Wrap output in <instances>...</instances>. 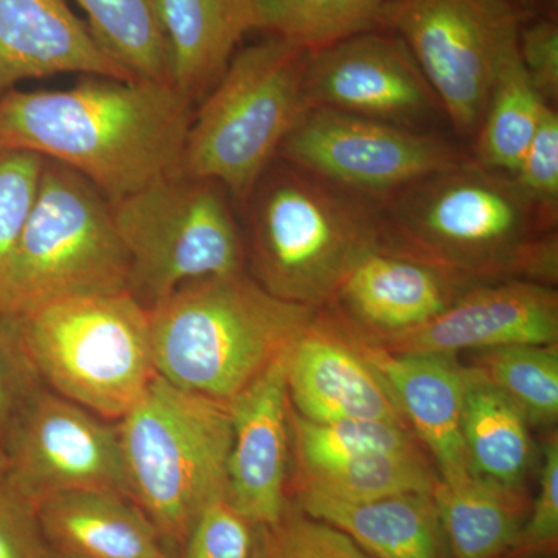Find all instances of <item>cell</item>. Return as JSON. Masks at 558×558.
<instances>
[{
    "instance_id": "1",
    "label": "cell",
    "mask_w": 558,
    "mask_h": 558,
    "mask_svg": "<svg viewBox=\"0 0 558 558\" xmlns=\"http://www.w3.org/2000/svg\"><path fill=\"white\" fill-rule=\"evenodd\" d=\"M194 102L172 84L95 78L0 97V148L80 172L109 202L182 172Z\"/></svg>"
},
{
    "instance_id": "2",
    "label": "cell",
    "mask_w": 558,
    "mask_h": 558,
    "mask_svg": "<svg viewBox=\"0 0 558 558\" xmlns=\"http://www.w3.org/2000/svg\"><path fill=\"white\" fill-rule=\"evenodd\" d=\"M384 247L458 275H556L553 229L517 179L468 157L379 202Z\"/></svg>"
},
{
    "instance_id": "3",
    "label": "cell",
    "mask_w": 558,
    "mask_h": 558,
    "mask_svg": "<svg viewBox=\"0 0 558 558\" xmlns=\"http://www.w3.org/2000/svg\"><path fill=\"white\" fill-rule=\"evenodd\" d=\"M315 314L242 270L196 279L149 310L154 368L175 387L230 402L293 348Z\"/></svg>"
},
{
    "instance_id": "4",
    "label": "cell",
    "mask_w": 558,
    "mask_h": 558,
    "mask_svg": "<svg viewBox=\"0 0 558 558\" xmlns=\"http://www.w3.org/2000/svg\"><path fill=\"white\" fill-rule=\"evenodd\" d=\"M274 163L248 199L258 282L278 299L315 307L336 296L365 253L384 247L379 202Z\"/></svg>"
},
{
    "instance_id": "5",
    "label": "cell",
    "mask_w": 558,
    "mask_h": 558,
    "mask_svg": "<svg viewBox=\"0 0 558 558\" xmlns=\"http://www.w3.org/2000/svg\"><path fill=\"white\" fill-rule=\"evenodd\" d=\"M117 427L128 497L161 538L185 543L202 510L227 497L233 438L229 402L186 391L156 374Z\"/></svg>"
},
{
    "instance_id": "6",
    "label": "cell",
    "mask_w": 558,
    "mask_h": 558,
    "mask_svg": "<svg viewBox=\"0 0 558 558\" xmlns=\"http://www.w3.org/2000/svg\"><path fill=\"white\" fill-rule=\"evenodd\" d=\"M128 288L130 263L110 202L80 172L44 159L35 202L0 269V322Z\"/></svg>"
},
{
    "instance_id": "7",
    "label": "cell",
    "mask_w": 558,
    "mask_h": 558,
    "mask_svg": "<svg viewBox=\"0 0 558 558\" xmlns=\"http://www.w3.org/2000/svg\"><path fill=\"white\" fill-rule=\"evenodd\" d=\"M310 54L277 36L236 51L194 110L182 174L213 180L234 199L248 201L290 131L311 108Z\"/></svg>"
},
{
    "instance_id": "8",
    "label": "cell",
    "mask_w": 558,
    "mask_h": 558,
    "mask_svg": "<svg viewBox=\"0 0 558 558\" xmlns=\"http://www.w3.org/2000/svg\"><path fill=\"white\" fill-rule=\"evenodd\" d=\"M36 380L120 421L156 376L149 311L130 292L49 304L5 322Z\"/></svg>"
},
{
    "instance_id": "9",
    "label": "cell",
    "mask_w": 558,
    "mask_h": 558,
    "mask_svg": "<svg viewBox=\"0 0 558 558\" xmlns=\"http://www.w3.org/2000/svg\"><path fill=\"white\" fill-rule=\"evenodd\" d=\"M227 191L170 175L110 202L130 263V293L146 310L196 279L242 270V242Z\"/></svg>"
},
{
    "instance_id": "10",
    "label": "cell",
    "mask_w": 558,
    "mask_h": 558,
    "mask_svg": "<svg viewBox=\"0 0 558 558\" xmlns=\"http://www.w3.org/2000/svg\"><path fill=\"white\" fill-rule=\"evenodd\" d=\"M523 20L506 0H385L380 28L409 47L459 137L473 138Z\"/></svg>"
},
{
    "instance_id": "11",
    "label": "cell",
    "mask_w": 558,
    "mask_h": 558,
    "mask_svg": "<svg viewBox=\"0 0 558 558\" xmlns=\"http://www.w3.org/2000/svg\"><path fill=\"white\" fill-rule=\"evenodd\" d=\"M278 157L376 202L468 159L438 132L410 130L323 108L304 112Z\"/></svg>"
},
{
    "instance_id": "12",
    "label": "cell",
    "mask_w": 558,
    "mask_h": 558,
    "mask_svg": "<svg viewBox=\"0 0 558 558\" xmlns=\"http://www.w3.org/2000/svg\"><path fill=\"white\" fill-rule=\"evenodd\" d=\"M106 421L72 400L36 389L3 446L9 462L3 486L35 506L73 490L128 497L119 427Z\"/></svg>"
},
{
    "instance_id": "13",
    "label": "cell",
    "mask_w": 558,
    "mask_h": 558,
    "mask_svg": "<svg viewBox=\"0 0 558 558\" xmlns=\"http://www.w3.org/2000/svg\"><path fill=\"white\" fill-rule=\"evenodd\" d=\"M306 94L311 108L410 130L432 131L435 121L446 117L409 47L384 28L311 53Z\"/></svg>"
},
{
    "instance_id": "14",
    "label": "cell",
    "mask_w": 558,
    "mask_h": 558,
    "mask_svg": "<svg viewBox=\"0 0 558 558\" xmlns=\"http://www.w3.org/2000/svg\"><path fill=\"white\" fill-rule=\"evenodd\" d=\"M558 296L539 282H501L465 290L440 314L416 328L384 333L392 354H447L462 349L556 344Z\"/></svg>"
},
{
    "instance_id": "15",
    "label": "cell",
    "mask_w": 558,
    "mask_h": 558,
    "mask_svg": "<svg viewBox=\"0 0 558 558\" xmlns=\"http://www.w3.org/2000/svg\"><path fill=\"white\" fill-rule=\"evenodd\" d=\"M290 351L229 402L233 438L227 498L253 526H274L288 509Z\"/></svg>"
},
{
    "instance_id": "16",
    "label": "cell",
    "mask_w": 558,
    "mask_h": 558,
    "mask_svg": "<svg viewBox=\"0 0 558 558\" xmlns=\"http://www.w3.org/2000/svg\"><path fill=\"white\" fill-rule=\"evenodd\" d=\"M288 395L296 413L310 421L360 418L405 425L398 403L360 354L352 333L317 314L290 351Z\"/></svg>"
},
{
    "instance_id": "17",
    "label": "cell",
    "mask_w": 558,
    "mask_h": 558,
    "mask_svg": "<svg viewBox=\"0 0 558 558\" xmlns=\"http://www.w3.org/2000/svg\"><path fill=\"white\" fill-rule=\"evenodd\" d=\"M352 339L432 451L439 480L454 484L472 475L462 438L470 368L454 362L453 355L392 354L362 337Z\"/></svg>"
},
{
    "instance_id": "18",
    "label": "cell",
    "mask_w": 558,
    "mask_h": 558,
    "mask_svg": "<svg viewBox=\"0 0 558 558\" xmlns=\"http://www.w3.org/2000/svg\"><path fill=\"white\" fill-rule=\"evenodd\" d=\"M64 73L132 80L65 0H0V97L22 81Z\"/></svg>"
},
{
    "instance_id": "19",
    "label": "cell",
    "mask_w": 558,
    "mask_h": 558,
    "mask_svg": "<svg viewBox=\"0 0 558 558\" xmlns=\"http://www.w3.org/2000/svg\"><path fill=\"white\" fill-rule=\"evenodd\" d=\"M461 278L395 250L374 248L351 267L333 299L384 336L436 317L464 293L457 292Z\"/></svg>"
},
{
    "instance_id": "20",
    "label": "cell",
    "mask_w": 558,
    "mask_h": 558,
    "mask_svg": "<svg viewBox=\"0 0 558 558\" xmlns=\"http://www.w3.org/2000/svg\"><path fill=\"white\" fill-rule=\"evenodd\" d=\"M36 512L57 556L170 558L148 517L117 492H64L40 501Z\"/></svg>"
},
{
    "instance_id": "21",
    "label": "cell",
    "mask_w": 558,
    "mask_h": 558,
    "mask_svg": "<svg viewBox=\"0 0 558 558\" xmlns=\"http://www.w3.org/2000/svg\"><path fill=\"white\" fill-rule=\"evenodd\" d=\"M299 508L347 534L373 558H450L433 494L341 501L296 490Z\"/></svg>"
},
{
    "instance_id": "22",
    "label": "cell",
    "mask_w": 558,
    "mask_h": 558,
    "mask_svg": "<svg viewBox=\"0 0 558 558\" xmlns=\"http://www.w3.org/2000/svg\"><path fill=\"white\" fill-rule=\"evenodd\" d=\"M172 86L196 102L218 83L242 38L256 31L255 0H159Z\"/></svg>"
},
{
    "instance_id": "23",
    "label": "cell",
    "mask_w": 558,
    "mask_h": 558,
    "mask_svg": "<svg viewBox=\"0 0 558 558\" xmlns=\"http://www.w3.org/2000/svg\"><path fill=\"white\" fill-rule=\"evenodd\" d=\"M450 558H502L526 519L520 487L480 475L459 483L438 480L433 490Z\"/></svg>"
},
{
    "instance_id": "24",
    "label": "cell",
    "mask_w": 558,
    "mask_h": 558,
    "mask_svg": "<svg viewBox=\"0 0 558 558\" xmlns=\"http://www.w3.org/2000/svg\"><path fill=\"white\" fill-rule=\"evenodd\" d=\"M462 438L473 475L520 487L532 450L527 418L478 368H470Z\"/></svg>"
},
{
    "instance_id": "25",
    "label": "cell",
    "mask_w": 558,
    "mask_h": 558,
    "mask_svg": "<svg viewBox=\"0 0 558 558\" xmlns=\"http://www.w3.org/2000/svg\"><path fill=\"white\" fill-rule=\"evenodd\" d=\"M546 106L549 102L543 100L529 78L517 43L499 62L483 120L473 137L472 159L490 170L515 175Z\"/></svg>"
},
{
    "instance_id": "26",
    "label": "cell",
    "mask_w": 558,
    "mask_h": 558,
    "mask_svg": "<svg viewBox=\"0 0 558 558\" xmlns=\"http://www.w3.org/2000/svg\"><path fill=\"white\" fill-rule=\"evenodd\" d=\"M92 38L132 80L172 84L159 0H75Z\"/></svg>"
},
{
    "instance_id": "27",
    "label": "cell",
    "mask_w": 558,
    "mask_h": 558,
    "mask_svg": "<svg viewBox=\"0 0 558 558\" xmlns=\"http://www.w3.org/2000/svg\"><path fill=\"white\" fill-rule=\"evenodd\" d=\"M438 480L422 453H374L300 469L296 490L341 501H371L414 492L433 494Z\"/></svg>"
},
{
    "instance_id": "28",
    "label": "cell",
    "mask_w": 558,
    "mask_h": 558,
    "mask_svg": "<svg viewBox=\"0 0 558 558\" xmlns=\"http://www.w3.org/2000/svg\"><path fill=\"white\" fill-rule=\"evenodd\" d=\"M385 0H255L256 31L314 51L379 31Z\"/></svg>"
},
{
    "instance_id": "29",
    "label": "cell",
    "mask_w": 558,
    "mask_h": 558,
    "mask_svg": "<svg viewBox=\"0 0 558 558\" xmlns=\"http://www.w3.org/2000/svg\"><path fill=\"white\" fill-rule=\"evenodd\" d=\"M515 403L529 424L553 425L558 417L557 344H512L487 349L476 366Z\"/></svg>"
},
{
    "instance_id": "30",
    "label": "cell",
    "mask_w": 558,
    "mask_h": 558,
    "mask_svg": "<svg viewBox=\"0 0 558 558\" xmlns=\"http://www.w3.org/2000/svg\"><path fill=\"white\" fill-rule=\"evenodd\" d=\"M300 469L374 453H422L405 425L385 421L314 422L289 410Z\"/></svg>"
},
{
    "instance_id": "31",
    "label": "cell",
    "mask_w": 558,
    "mask_h": 558,
    "mask_svg": "<svg viewBox=\"0 0 558 558\" xmlns=\"http://www.w3.org/2000/svg\"><path fill=\"white\" fill-rule=\"evenodd\" d=\"M263 529L259 558H371L339 529L300 508L288 506L278 523Z\"/></svg>"
},
{
    "instance_id": "32",
    "label": "cell",
    "mask_w": 558,
    "mask_h": 558,
    "mask_svg": "<svg viewBox=\"0 0 558 558\" xmlns=\"http://www.w3.org/2000/svg\"><path fill=\"white\" fill-rule=\"evenodd\" d=\"M43 167L32 150L0 148V269L31 213Z\"/></svg>"
},
{
    "instance_id": "33",
    "label": "cell",
    "mask_w": 558,
    "mask_h": 558,
    "mask_svg": "<svg viewBox=\"0 0 558 558\" xmlns=\"http://www.w3.org/2000/svg\"><path fill=\"white\" fill-rule=\"evenodd\" d=\"M183 545V558H253V524L229 498H218L202 510Z\"/></svg>"
},
{
    "instance_id": "34",
    "label": "cell",
    "mask_w": 558,
    "mask_h": 558,
    "mask_svg": "<svg viewBox=\"0 0 558 558\" xmlns=\"http://www.w3.org/2000/svg\"><path fill=\"white\" fill-rule=\"evenodd\" d=\"M558 542V442L557 436L546 444L543 454L539 492L513 539L506 558H534L556 553Z\"/></svg>"
},
{
    "instance_id": "35",
    "label": "cell",
    "mask_w": 558,
    "mask_h": 558,
    "mask_svg": "<svg viewBox=\"0 0 558 558\" xmlns=\"http://www.w3.org/2000/svg\"><path fill=\"white\" fill-rule=\"evenodd\" d=\"M517 179L524 193L550 220L558 213V112L546 106L538 130L524 154Z\"/></svg>"
},
{
    "instance_id": "36",
    "label": "cell",
    "mask_w": 558,
    "mask_h": 558,
    "mask_svg": "<svg viewBox=\"0 0 558 558\" xmlns=\"http://www.w3.org/2000/svg\"><path fill=\"white\" fill-rule=\"evenodd\" d=\"M40 527L36 506L0 487V558H57Z\"/></svg>"
},
{
    "instance_id": "37",
    "label": "cell",
    "mask_w": 558,
    "mask_h": 558,
    "mask_svg": "<svg viewBox=\"0 0 558 558\" xmlns=\"http://www.w3.org/2000/svg\"><path fill=\"white\" fill-rule=\"evenodd\" d=\"M521 62L543 100L553 105L558 98V25L556 21L537 17L519 32Z\"/></svg>"
},
{
    "instance_id": "38",
    "label": "cell",
    "mask_w": 558,
    "mask_h": 558,
    "mask_svg": "<svg viewBox=\"0 0 558 558\" xmlns=\"http://www.w3.org/2000/svg\"><path fill=\"white\" fill-rule=\"evenodd\" d=\"M38 380L22 357L13 332L0 322V447L5 446L11 428L25 403L32 398ZM5 451V450H3Z\"/></svg>"
},
{
    "instance_id": "39",
    "label": "cell",
    "mask_w": 558,
    "mask_h": 558,
    "mask_svg": "<svg viewBox=\"0 0 558 558\" xmlns=\"http://www.w3.org/2000/svg\"><path fill=\"white\" fill-rule=\"evenodd\" d=\"M510 5L515 7L517 10L524 14V11L534 9L539 3V0H506Z\"/></svg>"
},
{
    "instance_id": "40",
    "label": "cell",
    "mask_w": 558,
    "mask_h": 558,
    "mask_svg": "<svg viewBox=\"0 0 558 558\" xmlns=\"http://www.w3.org/2000/svg\"><path fill=\"white\" fill-rule=\"evenodd\" d=\"M7 470H9V462H7L5 451L0 447V487L5 483Z\"/></svg>"
},
{
    "instance_id": "41",
    "label": "cell",
    "mask_w": 558,
    "mask_h": 558,
    "mask_svg": "<svg viewBox=\"0 0 558 558\" xmlns=\"http://www.w3.org/2000/svg\"><path fill=\"white\" fill-rule=\"evenodd\" d=\"M57 558H80V557H72V556H58Z\"/></svg>"
}]
</instances>
